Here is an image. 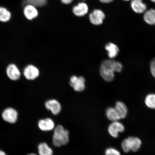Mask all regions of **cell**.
Returning <instances> with one entry per match:
<instances>
[{
	"label": "cell",
	"instance_id": "1",
	"mask_svg": "<svg viewBox=\"0 0 155 155\" xmlns=\"http://www.w3.org/2000/svg\"><path fill=\"white\" fill-rule=\"evenodd\" d=\"M123 69V65L119 61L112 59L104 60L100 66V74L107 82H111L115 78L114 73H120Z\"/></svg>",
	"mask_w": 155,
	"mask_h": 155
},
{
	"label": "cell",
	"instance_id": "2",
	"mask_svg": "<svg viewBox=\"0 0 155 155\" xmlns=\"http://www.w3.org/2000/svg\"><path fill=\"white\" fill-rule=\"evenodd\" d=\"M69 132L61 125L56 126L54 130L52 142L54 146L61 147L69 143Z\"/></svg>",
	"mask_w": 155,
	"mask_h": 155
},
{
	"label": "cell",
	"instance_id": "3",
	"mask_svg": "<svg viewBox=\"0 0 155 155\" xmlns=\"http://www.w3.org/2000/svg\"><path fill=\"white\" fill-rule=\"evenodd\" d=\"M142 141L139 137L131 136L124 139L121 144L123 152L127 153L130 152H137L140 150Z\"/></svg>",
	"mask_w": 155,
	"mask_h": 155
},
{
	"label": "cell",
	"instance_id": "4",
	"mask_svg": "<svg viewBox=\"0 0 155 155\" xmlns=\"http://www.w3.org/2000/svg\"><path fill=\"white\" fill-rule=\"evenodd\" d=\"M125 130V125L120 121L111 122L107 128L108 134L114 138H118L120 134L124 133Z\"/></svg>",
	"mask_w": 155,
	"mask_h": 155
},
{
	"label": "cell",
	"instance_id": "5",
	"mask_svg": "<svg viewBox=\"0 0 155 155\" xmlns=\"http://www.w3.org/2000/svg\"><path fill=\"white\" fill-rule=\"evenodd\" d=\"M2 117L4 121L10 124H14L18 120V112L12 107L5 108L2 114Z\"/></svg>",
	"mask_w": 155,
	"mask_h": 155
},
{
	"label": "cell",
	"instance_id": "6",
	"mask_svg": "<svg viewBox=\"0 0 155 155\" xmlns=\"http://www.w3.org/2000/svg\"><path fill=\"white\" fill-rule=\"evenodd\" d=\"M106 18L105 13L100 9H95L89 15L90 22L95 26H99L103 23Z\"/></svg>",
	"mask_w": 155,
	"mask_h": 155
},
{
	"label": "cell",
	"instance_id": "7",
	"mask_svg": "<svg viewBox=\"0 0 155 155\" xmlns=\"http://www.w3.org/2000/svg\"><path fill=\"white\" fill-rule=\"evenodd\" d=\"M69 84L75 91L82 92L85 88V79L82 76L74 75L70 79Z\"/></svg>",
	"mask_w": 155,
	"mask_h": 155
},
{
	"label": "cell",
	"instance_id": "8",
	"mask_svg": "<svg viewBox=\"0 0 155 155\" xmlns=\"http://www.w3.org/2000/svg\"><path fill=\"white\" fill-rule=\"evenodd\" d=\"M38 128L42 131L48 132L54 130L56 127L55 122L50 118H45L38 121Z\"/></svg>",
	"mask_w": 155,
	"mask_h": 155
},
{
	"label": "cell",
	"instance_id": "9",
	"mask_svg": "<svg viewBox=\"0 0 155 155\" xmlns=\"http://www.w3.org/2000/svg\"><path fill=\"white\" fill-rule=\"evenodd\" d=\"M24 75L25 78L28 80H34L38 77L40 71L37 67L33 65H28L24 70Z\"/></svg>",
	"mask_w": 155,
	"mask_h": 155
},
{
	"label": "cell",
	"instance_id": "10",
	"mask_svg": "<svg viewBox=\"0 0 155 155\" xmlns=\"http://www.w3.org/2000/svg\"><path fill=\"white\" fill-rule=\"evenodd\" d=\"M6 74L9 78L13 81L18 80L21 76L20 71L14 64H11L8 66L6 68Z\"/></svg>",
	"mask_w": 155,
	"mask_h": 155
},
{
	"label": "cell",
	"instance_id": "11",
	"mask_svg": "<svg viewBox=\"0 0 155 155\" xmlns=\"http://www.w3.org/2000/svg\"><path fill=\"white\" fill-rule=\"evenodd\" d=\"M130 7L132 10L137 14H144L147 10V6L143 0H131Z\"/></svg>",
	"mask_w": 155,
	"mask_h": 155
},
{
	"label": "cell",
	"instance_id": "12",
	"mask_svg": "<svg viewBox=\"0 0 155 155\" xmlns=\"http://www.w3.org/2000/svg\"><path fill=\"white\" fill-rule=\"evenodd\" d=\"M89 8L88 5L84 2H81L74 6L72 8L73 14L78 17L84 16L88 13Z\"/></svg>",
	"mask_w": 155,
	"mask_h": 155
},
{
	"label": "cell",
	"instance_id": "13",
	"mask_svg": "<svg viewBox=\"0 0 155 155\" xmlns=\"http://www.w3.org/2000/svg\"><path fill=\"white\" fill-rule=\"evenodd\" d=\"M45 107L46 109L50 110L54 115H58L61 111V104L55 100H48L45 102Z\"/></svg>",
	"mask_w": 155,
	"mask_h": 155
},
{
	"label": "cell",
	"instance_id": "14",
	"mask_svg": "<svg viewBox=\"0 0 155 155\" xmlns=\"http://www.w3.org/2000/svg\"><path fill=\"white\" fill-rule=\"evenodd\" d=\"M114 108L119 115L120 120L124 119L127 117L128 109L123 102L120 101L116 102Z\"/></svg>",
	"mask_w": 155,
	"mask_h": 155
},
{
	"label": "cell",
	"instance_id": "15",
	"mask_svg": "<svg viewBox=\"0 0 155 155\" xmlns=\"http://www.w3.org/2000/svg\"><path fill=\"white\" fill-rule=\"evenodd\" d=\"M24 12L25 16L28 20H32L38 15V12L35 7L31 5H27L25 7Z\"/></svg>",
	"mask_w": 155,
	"mask_h": 155
},
{
	"label": "cell",
	"instance_id": "16",
	"mask_svg": "<svg viewBox=\"0 0 155 155\" xmlns=\"http://www.w3.org/2000/svg\"><path fill=\"white\" fill-rule=\"evenodd\" d=\"M143 18L147 24L151 26L155 25V9H147L144 13Z\"/></svg>",
	"mask_w": 155,
	"mask_h": 155
},
{
	"label": "cell",
	"instance_id": "17",
	"mask_svg": "<svg viewBox=\"0 0 155 155\" xmlns=\"http://www.w3.org/2000/svg\"><path fill=\"white\" fill-rule=\"evenodd\" d=\"M105 48L107 52L108 57L111 59L115 58L119 54V48L115 44L109 42L106 45Z\"/></svg>",
	"mask_w": 155,
	"mask_h": 155
},
{
	"label": "cell",
	"instance_id": "18",
	"mask_svg": "<svg viewBox=\"0 0 155 155\" xmlns=\"http://www.w3.org/2000/svg\"><path fill=\"white\" fill-rule=\"evenodd\" d=\"M38 149V155H53V149L45 142L39 143Z\"/></svg>",
	"mask_w": 155,
	"mask_h": 155
},
{
	"label": "cell",
	"instance_id": "19",
	"mask_svg": "<svg viewBox=\"0 0 155 155\" xmlns=\"http://www.w3.org/2000/svg\"><path fill=\"white\" fill-rule=\"evenodd\" d=\"M106 115L107 119L111 122L120 120L114 107H109L107 108Z\"/></svg>",
	"mask_w": 155,
	"mask_h": 155
},
{
	"label": "cell",
	"instance_id": "20",
	"mask_svg": "<svg viewBox=\"0 0 155 155\" xmlns=\"http://www.w3.org/2000/svg\"><path fill=\"white\" fill-rule=\"evenodd\" d=\"M11 15L7 9L2 7H0V21L7 22L10 19Z\"/></svg>",
	"mask_w": 155,
	"mask_h": 155
},
{
	"label": "cell",
	"instance_id": "21",
	"mask_svg": "<svg viewBox=\"0 0 155 155\" xmlns=\"http://www.w3.org/2000/svg\"><path fill=\"white\" fill-rule=\"evenodd\" d=\"M145 105L151 109H155V94H150L145 98Z\"/></svg>",
	"mask_w": 155,
	"mask_h": 155
},
{
	"label": "cell",
	"instance_id": "22",
	"mask_svg": "<svg viewBox=\"0 0 155 155\" xmlns=\"http://www.w3.org/2000/svg\"><path fill=\"white\" fill-rule=\"evenodd\" d=\"M48 0H25L24 4L32 5L35 7H42L47 3Z\"/></svg>",
	"mask_w": 155,
	"mask_h": 155
},
{
	"label": "cell",
	"instance_id": "23",
	"mask_svg": "<svg viewBox=\"0 0 155 155\" xmlns=\"http://www.w3.org/2000/svg\"><path fill=\"white\" fill-rule=\"evenodd\" d=\"M104 155H121L120 151L114 147L107 148L104 152Z\"/></svg>",
	"mask_w": 155,
	"mask_h": 155
},
{
	"label": "cell",
	"instance_id": "24",
	"mask_svg": "<svg viewBox=\"0 0 155 155\" xmlns=\"http://www.w3.org/2000/svg\"><path fill=\"white\" fill-rule=\"evenodd\" d=\"M150 71L153 77L155 78V58H153L151 61Z\"/></svg>",
	"mask_w": 155,
	"mask_h": 155
},
{
	"label": "cell",
	"instance_id": "25",
	"mask_svg": "<svg viewBox=\"0 0 155 155\" xmlns=\"http://www.w3.org/2000/svg\"><path fill=\"white\" fill-rule=\"evenodd\" d=\"M74 0H61V2L65 5L70 4Z\"/></svg>",
	"mask_w": 155,
	"mask_h": 155
},
{
	"label": "cell",
	"instance_id": "26",
	"mask_svg": "<svg viewBox=\"0 0 155 155\" xmlns=\"http://www.w3.org/2000/svg\"><path fill=\"white\" fill-rule=\"evenodd\" d=\"M98 1L103 3H110L112 2L114 0H98Z\"/></svg>",
	"mask_w": 155,
	"mask_h": 155
},
{
	"label": "cell",
	"instance_id": "27",
	"mask_svg": "<svg viewBox=\"0 0 155 155\" xmlns=\"http://www.w3.org/2000/svg\"><path fill=\"white\" fill-rule=\"evenodd\" d=\"M0 155H7L6 153L2 150H0Z\"/></svg>",
	"mask_w": 155,
	"mask_h": 155
},
{
	"label": "cell",
	"instance_id": "28",
	"mask_svg": "<svg viewBox=\"0 0 155 155\" xmlns=\"http://www.w3.org/2000/svg\"><path fill=\"white\" fill-rule=\"evenodd\" d=\"M26 155H38L34 153H31L28 154Z\"/></svg>",
	"mask_w": 155,
	"mask_h": 155
},
{
	"label": "cell",
	"instance_id": "29",
	"mask_svg": "<svg viewBox=\"0 0 155 155\" xmlns=\"http://www.w3.org/2000/svg\"><path fill=\"white\" fill-rule=\"evenodd\" d=\"M150 1L152 2L155 3V0H150Z\"/></svg>",
	"mask_w": 155,
	"mask_h": 155
},
{
	"label": "cell",
	"instance_id": "30",
	"mask_svg": "<svg viewBox=\"0 0 155 155\" xmlns=\"http://www.w3.org/2000/svg\"><path fill=\"white\" fill-rule=\"evenodd\" d=\"M123 1H125V2H128V1H131V0H123Z\"/></svg>",
	"mask_w": 155,
	"mask_h": 155
},
{
	"label": "cell",
	"instance_id": "31",
	"mask_svg": "<svg viewBox=\"0 0 155 155\" xmlns=\"http://www.w3.org/2000/svg\"><path fill=\"white\" fill-rule=\"evenodd\" d=\"M82 1H86V0H82Z\"/></svg>",
	"mask_w": 155,
	"mask_h": 155
}]
</instances>
